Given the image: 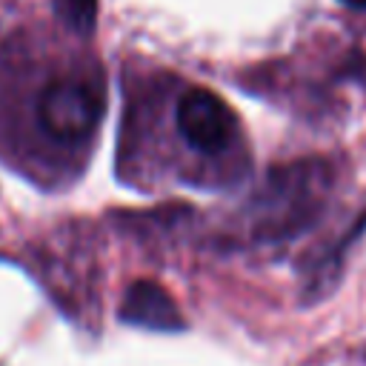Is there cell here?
Listing matches in <instances>:
<instances>
[{"label": "cell", "mask_w": 366, "mask_h": 366, "mask_svg": "<svg viewBox=\"0 0 366 366\" xmlns=\"http://www.w3.org/2000/svg\"><path fill=\"white\" fill-rule=\"evenodd\" d=\"M340 3H346V6H352V9H363V11H366V0H340Z\"/></svg>", "instance_id": "7"}, {"label": "cell", "mask_w": 366, "mask_h": 366, "mask_svg": "<svg viewBox=\"0 0 366 366\" xmlns=\"http://www.w3.org/2000/svg\"><path fill=\"white\" fill-rule=\"evenodd\" d=\"M174 123L186 146L200 154H220L237 137L234 112L226 106L223 97L200 86H192L180 94L174 106Z\"/></svg>", "instance_id": "3"}, {"label": "cell", "mask_w": 366, "mask_h": 366, "mask_svg": "<svg viewBox=\"0 0 366 366\" xmlns=\"http://www.w3.org/2000/svg\"><path fill=\"white\" fill-rule=\"evenodd\" d=\"M120 317L132 326H143L152 332H180L183 317L172 300V295L154 280H134L120 300Z\"/></svg>", "instance_id": "4"}, {"label": "cell", "mask_w": 366, "mask_h": 366, "mask_svg": "<svg viewBox=\"0 0 366 366\" xmlns=\"http://www.w3.org/2000/svg\"><path fill=\"white\" fill-rule=\"evenodd\" d=\"M332 180V166L320 157L274 166L246 206L249 237L257 243H280L306 232L323 214Z\"/></svg>", "instance_id": "1"}, {"label": "cell", "mask_w": 366, "mask_h": 366, "mask_svg": "<svg viewBox=\"0 0 366 366\" xmlns=\"http://www.w3.org/2000/svg\"><path fill=\"white\" fill-rule=\"evenodd\" d=\"M51 9L57 20L80 37L92 34L97 26V0H51Z\"/></svg>", "instance_id": "6"}, {"label": "cell", "mask_w": 366, "mask_h": 366, "mask_svg": "<svg viewBox=\"0 0 366 366\" xmlns=\"http://www.w3.org/2000/svg\"><path fill=\"white\" fill-rule=\"evenodd\" d=\"M366 232V212L329 246V249H323L317 257H315V263L309 266V274H306V292H309V300H315V297H320V295H326L332 286H335V280H337V272H340V266H343V257H346V249L352 246V240H357L360 234Z\"/></svg>", "instance_id": "5"}, {"label": "cell", "mask_w": 366, "mask_h": 366, "mask_svg": "<svg viewBox=\"0 0 366 366\" xmlns=\"http://www.w3.org/2000/svg\"><path fill=\"white\" fill-rule=\"evenodd\" d=\"M106 114V83L100 71H63L49 77L34 97L37 129L60 146L92 140Z\"/></svg>", "instance_id": "2"}]
</instances>
